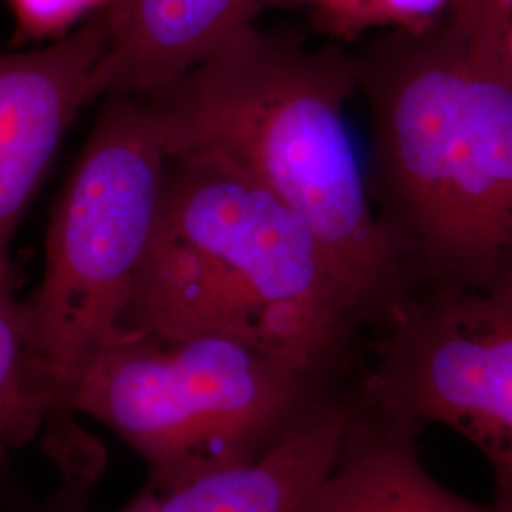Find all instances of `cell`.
<instances>
[{
    "label": "cell",
    "instance_id": "cell-1",
    "mask_svg": "<svg viewBox=\"0 0 512 512\" xmlns=\"http://www.w3.org/2000/svg\"><path fill=\"white\" fill-rule=\"evenodd\" d=\"M366 181L412 293L512 287V90L456 16L353 54Z\"/></svg>",
    "mask_w": 512,
    "mask_h": 512
},
{
    "label": "cell",
    "instance_id": "cell-2",
    "mask_svg": "<svg viewBox=\"0 0 512 512\" xmlns=\"http://www.w3.org/2000/svg\"><path fill=\"white\" fill-rule=\"evenodd\" d=\"M361 327L340 270L291 207L219 152L169 154L118 330L224 336L340 385Z\"/></svg>",
    "mask_w": 512,
    "mask_h": 512
},
{
    "label": "cell",
    "instance_id": "cell-3",
    "mask_svg": "<svg viewBox=\"0 0 512 512\" xmlns=\"http://www.w3.org/2000/svg\"><path fill=\"white\" fill-rule=\"evenodd\" d=\"M353 54L243 27L175 84L139 95L167 154L219 152L304 220L327 249L365 325L378 327L410 281L376 217L348 126Z\"/></svg>",
    "mask_w": 512,
    "mask_h": 512
},
{
    "label": "cell",
    "instance_id": "cell-4",
    "mask_svg": "<svg viewBox=\"0 0 512 512\" xmlns=\"http://www.w3.org/2000/svg\"><path fill=\"white\" fill-rule=\"evenodd\" d=\"M167 158L147 107L107 95L55 203L42 281L21 302L48 420L67 412L82 368L118 332L156 230Z\"/></svg>",
    "mask_w": 512,
    "mask_h": 512
},
{
    "label": "cell",
    "instance_id": "cell-5",
    "mask_svg": "<svg viewBox=\"0 0 512 512\" xmlns=\"http://www.w3.org/2000/svg\"><path fill=\"white\" fill-rule=\"evenodd\" d=\"M334 387L232 338L118 330L67 410L103 421L145 458L150 482L173 484L255 458Z\"/></svg>",
    "mask_w": 512,
    "mask_h": 512
},
{
    "label": "cell",
    "instance_id": "cell-6",
    "mask_svg": "<svg viewBox=\"0 0 512 512\" xmlns=\"http://www.w3.org/2000/svg\"><path fill=\"white\" fill-rule=\"evenodd\" d=\"M376 329L353 391L391 418L469 440L494 473V505L512 512V287L418 291Z\"/></svg>",
    "mask_w": 512,
    "mask_h": 512
},
{
    "label": "cell",
    "instance_id": "cell-7",
    "mask_svg": "<svg viewBox=\"0 0 512 512\" xmlns=\"http://www.w3.org/2000/svg\"><path fill=\"white\" fill-rule=\"evenodd\" d=\"M110 38L101 10L44 48L0 55V270H12L10 243L65 133L99 99L95 74Z\"/></svg>",
    "mask_w": 512,
    "mask_h": 512
},
{
    "label": "cell",
    "instance_id": "cell-8",
    "mask_svg": "<svg viewBox=\"0 0 512 512\" xmlns=\"http://www.w3.org/2000/svg\"><path fill=\"white\" fill-rule=\"evenodd\" d=\"M348 418L349 391L334 387L255 458L173 484L150 482L118 512H317Z\"/></svg>",
    "mask_w": 512,
    "mask_h": 512
},
{
    "label": "cell",
    "instance_id": "cell-9",
    "mask_svg": "<svg viewBox=\"0 0 512 512\" xmlns=\"http://www.w3.org/2000/svg\"><path fill=\"white\" fill-rule=\"evenodd\" d=\"M266 0H129L110 21L95 90L139 97L198 69L253 23Z\"/></svg>",
    "mask_w": 512,
    "mask_h": 512
},
{
    "label": "cell",
    "instance_id": "cell-10",
    "mask_svg": "<svg viewBox=\"0 0 512 512\" xmlns=\"http://www.w3.org/2000/svg\"><path fill=\"white\" fill-rule=\"evenodd\" d=\"M421 431L349 391L348 427L317 512H501L448 492L425 471Z\"/></svg>",
    "mask_w": 512,
    "mask_h": 512
},
{
    "label": "cell",
    "instance_id": "cell-11",
    "mask_svg": "<svg viewBox=\"0 0 512 512\" xmlns=\"http://www.w3.org/2000/svg\"><path fill=\"white\" fill-rule=\"evenodd\" d=\"M48 410L38 393L10 270H0V473L12 450L35 437Z\"/></svg>",
    "mask_w": 512,
    "mask_h": 512
},
{
    "label": "cell",
    "instance_id": "cell-12",
    "mask_svg": "<svg viewBox=\"0 0 512 512\" xmlns=\"http://www.w3.org/2000/svg\"><path fill=\"white\" fill-rule=\"evenodd\" d=\"M311 19L332 42L425 31L454 16L458 0H310Z\"/></svg>",
    "mask_w": 512,
    "mask_h": 512
},
{
    "label": "cell",
    "instance_id": "cell-13",
    "mask_svg": "<svg viewBox=\"0 0 512 512\" xmlns=\"http://www.w3.org/2000/svg\"><path fill=\"white\" fill-rule=\"evenodd\" d=\"M454 16L512 90V0H458Z\"/></svg>",
    "mask_w": 512,
    "mask_h": 512
},
{
    "label": "cell",
    "instance_id": "cell-14",
    "mask_svg": "<svg viewBox=\"0 0 512 512\" xmlns=\"http://www.w3.org/2000/svg\"><path fill=\"white\" fill-rule=\"evenodd\" d=\"M19 38L65 37L80 19L107 10L114 0H8Z\"/></svg>",
    "mask_w": 512,
    "mask_h": 512
},
{
    "label": "cell",
    "instance_id": "cell-15",
    "mask_svg": "<svg viewBox=\"0 0 512 512\" xmlns=\"http://www.w3.org/2000/svg\"><path fill=\"white\" fill-rule=\"evenodd\" d=\"M129 0H114V4H110L107 10H103L105 14H107V18L109 21H112L114 18H118L120 14H122V10L128 6Z\"/></svg>",
    "mask_w": 512,
    "mask_h": 512
},
{
    "label": "cell",
    "instance_id": "cell-16",
    "mask_svg": "<svg viewBox=\"0 0 512 512\" xmlns=\"http://www.w3.org/2000/svg\"><path fill=\"white\" fill-rule=\"evenodd\" d=\"M266 2H268V0H266ZM306 2H310V0H306Z\"/></svg>",
    "mask_w": 512,
    "mask_h": 512
}]
</instances>
